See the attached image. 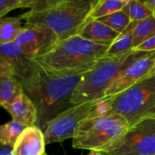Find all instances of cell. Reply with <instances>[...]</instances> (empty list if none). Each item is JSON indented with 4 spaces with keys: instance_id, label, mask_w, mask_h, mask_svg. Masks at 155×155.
Returning <instances> with one entry per match:
<instances>
[{
    "instance_id": "83f0119b",
    "label": "cell",
    "mask_w": 155,
    "mask_h": 155,
    "mask_svg": "<svg viewBox=\"0 0 155 155\" xmlns=\"http://www.w3.org/2000/svg\"><path fill=\"white\" fill-rule=\"evenodd\" d=\"M86 155H104V154H102L101 153L98 152V151H90V152Z\"/></svg>"
},
{
    "instance_id": "9c48e42d",
    "label": "cell",
    "mask_w": 155,
    "mask_h": 155,
    "mask_svg": "<svg viewBox=\"0 0 155 155\" xmlns=\"http://www.w3.org/2000/svg\"><path fill=\"white\" fill-rule=\"evenodd\" d=\"M154 64L155 50L147 52L134 51L125 68L106 91L104 98L115 96L145 78Z\"/></svg>"
},
{
    "instance_id": "cb8c5ba5",
    "label": "cell",
    "mask_w": 155,
    "mask_h": 155,
    "mask_svg": "<svg viewBox=\"0 0 155 155\" xmlns=\"http://www.w3.org/2000/svg\"><path fill=\"white\" fill-rule=\"evenodd\" d=\"M155 50V34L150 37L149 39H147L146 41L141 44L139 46L135 48L133 51H144V52H147V51H151Z\"/></svg>"
},
{
    "instance_id": "52a82bcc",
    "label": "cell",
    "mask_w": 155,
    "mask_h": 155,
    "mask_svg": "<svg viewBox=\"0 0 155 155\" xmlns=\"http://www.w3.org/2000/svg\"><path fill=\"white\" fill-rule=\"evenodd\" d=\"M110 98L71 106L46 124L43 131L45 145L73 139L76 129L85 119L110 111Z\"/></svg>"
},
{
    "instance_id": "277c9868",
    "label": "cell",
    "mask_w": 155,
    "mask_h": 155,
    "mask_svg": "<svg viewBox=\"0 0 155 155\" xmlns=\"http://www.w3.org/2000/svg\"><path fill=\"white\" fill-rule=\"evenodd\" d=\"M134 51L115 57L104 56L84 73L71 95V106L104 98V94L130 61Z\"/></svg>"
},
{
    "instance_id": "d6986e66",
    "label": "cell",
    "mask_w": 155,
    "mask_h": 155,
    "mask_svg": "<svg viewBox=\"0 0 155 155\" xmlns=\"http://www.w3.org/2000/svg\"><path fill=\"white\" fill-rule=\"evenodd\" d=\"M155 34V16L139 21L133 32V50Z\"/></svg>"
},
{
    "instance_id": "ba28073f",
    "label": "cell",
    "mask_w": 155,
    "mask_h": 155,
    "mask_svg": "<svg viewBox=\"0 0 155 155\" xmlns=\"http://www.w3.org/2000/svg\"><path fill=\"white\" fill-rule=\"evenodd\" d=\"M96 151L104 155H155V114L138 121Z\"/></svg>"
},
{
    "instance_id": "ffe728a7",
    "label": "cell",
    "mask_w": 155,
    "mask_h": 155,
    "mask_svg": "<svg viewBox=\"0 0 155 155\" xmlns=\"http://www.w3.org/2000/svg\"><path fill=\"white\" fill-rule=\"evenodd\" d=\"M128 1L129 0H98L91 14L90 18L96 20L122 11L123 8Z\"/></svg>"
},
{
    "instance_id": "8fae6325",
    "label": "cell",
    "mask_w": 155,
    "mask_h": 155,
    "mask_svg": "<svg viewBox=\"0 0 155 155\" xmlns=\"http://www.w3.org/2000/svg\"><path fill=\"white\" fill-rule=\"evenodd\" d=\"M0 62L8 68L22 86L32 78L37 68V63L15 42L0 45Z\"/></svg>"
},
{
    "instance_id": "7a4b0ae2",
    "label": "cell",
    "mask_w": 155,
    "mask_h": 155,
    "mask_svg": "<svg viewBox=\"0 0 155 155\" xmlns=\"http://www.w3.org/2000/svg\"><path fill=\"white\" fill-rule=\"evenodd\" d=\"M98 0H37L28 12L21 14L25 25H44L59 41L77 36L90 16Z\"/></svg>"
},
{
    "instance_id": "7402d4cb",
    "label": "cell",
    "mask_w": 155,
    "mask_h": 155,
    "mask_svg": "<svg viewBox=\"0 0 155 155\" xmlns=\"http://www.w3.org/2000/svg\"><path fill=\"white\" fill-rule=\"evenodd\" d=\"M96 20L120 33H122L131 23L130 18L123 11L115 12L111 15Z\"/></svg>"
},
{
    "instance_id": "30bf717a",
    "label": "cell",
    "mask_w": 155,
    "mask_h": 155,
    "mask_svg": "<svg viewBox=\"0 0 155 155\" xmlns=\"http://www.w3.org/2000/svg\"><path fill=\"white\" fill-rule=\"evenodd\" d=\"M57 35L44 25H24L15 40L31 58L40 57L50 51L58 42Z\"/></svg>"
},
{
    "instance_id": "9a60e30c",
    "label": "cell",
    "mask_w": 155,
    "mask_h": 155,
    "mask_svg": "<svg viewBox=\"0 0 155 155\" xmlns=\"http://www.w3.org/2000/svg\"><path fill=\"white\" fill-rule=\"evenodd\" d=\"M24 92L22 84L9 72L0 71V106H5L13 101Z\"/></svg>"
},
{
    "instance_id": "2e32d148",
    "label": "cell",
    "mask_w": 155,
    "mask_h": 155,
    "mask_svg": "<svg viewBox=\"0 0 155 155\" xmlns=\"http://www.w3.org/2000/svg\"><path fill=\"white\" fill-rule=\"evenodd\" d=\"M137 24L138 21H131L128 27L120 33L119 36L110 45L105 56L115 57L133 50V32Z\"/></svg>"
},
{
    "instance_id": "f1b7e54d",
    "label": "cell",
    "mask_w": 155,
    "mask_h": 155,
    "mask_svg": "<svg viewBox=\"0 0 155 155\" xmlns=\"http://www.w3.org/2000/svg\"><path fill=\"white\" fill-rule=\"evenodd\" d=\"M43 155H48V154H46V153H45V154H44Z\"/></svg>"
},
{
    "instance_id": "6da1fadb",
    "label": "cell",
    "mask_w": 155,
    "mask_h": 155,
    "mask_svg": "<svg viewBox=\"0 0 155 155\" xmlns=\"http://www.w3.org/2000/svg\"><path fill=\"white\" fill-rule=\"evenodd\" d=\"M86 71L58 72L37 63L32 78L23 86L37 110L36 127L44 131L50 120L71 107V95Z\"/></svg>"
},
{
    "instance_id": "ac0fdd59",
    "label": "cell",
    "mask_w": 155,
    "mask_h": 155,
    "mask_svg": "<svg viewBox=\"0 0 155 155\" xmlns=\"http://www.w3.org/2000/svg\"><path fill=\"white\" fill-rule=\"evenodd\" d=\"M27 127H28L15 120L0 125V145L13 148L18 137Z\"/></svg>"
},
{
    "instance_id": "603a6c76",
    "label": "cell",
    "mask_w": 155,
    "mask_h": 155,
    "mask_svg": "<svg viewBox=\"0 0 155 155\" xmlns=\"http://www.w3.org/2000/svg\"><path fill=\"white\" fill-rule=\"evenodd\" d=\"M36 2L37 0H0V21L9 12L15 9L23 8L31 9Z\"/></svg>"
},
{
    "instance_id": "4316f807",
    "label": "cell",
    "mask_w": 155,
    "mask_h": 155,
    "mask_svg": "<svg viewBox=\"0 0 155 155\" xmlns=\"http://www.w3.org/2000/svg\"><path fill=\"white\" fill-rule=\"evenodd\" d=\"M153 76H155V64L154 66L153 67L152 69L151 70V71L148 73V74L147 75V77H145V78H147V77H153Z\"/></svg>"
},
{
    "instance_id": "5b68a950",
    "label": "cell",
    "mask_w": 155,
    "mask_h": 155,
    "mask_svg": "<svg viewBox=\"0 0 155 155\" xmlns=\"http://www.w3.org/2000/svg\"><path fill=\"white\" fill-rule=\"evenodd\" d=\"M129 128L127 120L114 112L91 117L76 129L72 145L77 149L97 151L124 135Z\"/></svg>"
},
{
    "instance_id": "5bb4252c",
    "label": "cell",
    "mask_w": 155,
    "mask_h": 155,
    "mask_svg": "<svg viewBox=\"0 0 155 155\" xmlns=\"http://www.w3.org/2000/svg\"><path fill=\"white\" fill-rule=\"evenodd\" d=\"M78 35L92 42L111 45L119 36L120 33L97 20L90 19L81 29Z\"/></svg>"
},
{
    "instance_id": "44dd1931",
    "label": "cell",
    "mask_w": 155,
    "mask_h": 155,
    "mask_svg": "<svg viewBox=\"0 0 155 155\" xmlns=\"http://www.w3.org/2000/svg\"><path fill=\"white\" fill-rule=\"evenodd\" d=\"M122 11L130 18L131 21L139 22L153 15L143 1L139 0H129Z\"/></svg>"
},
{
    "instance_id": "4fadbf2b",
    "label": "cell",
    "mask_w": 155,
    "mask_h": 155,
    "mask_svg": "<svg viewBox=\"0 0 155 155\" xmlns=\"http://www.w3.org/2000/svg\"><path fill=\"white\" fill-rule=\"evenodd\" d=\"M3 108L10 114L12 120L26 127L36 126L38 119L37 110L33 101L24 92Z\"/></svg>"
},
{
    "instance_id": "d4e9b609",
    "label": "cell",
    "mask_w": 155,
    "mask_h": 155,
    "mask_svg": "<svg viewBox=\"0 0 155 155\" xmlns=\"http://www.w3.org/2000/svg\"><path fill=\"white\" fill-rule=\"evenodd\" d=\"M0 155H13V148L0 145Z\"/></svg>"
},
{
    "instance_id": "3957f363",
    "label": "cell",
    "mask_w": 155,
    "mask_h": 155,
    "mask_svg": "<svg viewBox=\"0 0 155 155\" xmlns=\"http://www.w3.org/2000/svg\"><path fill=\"white\" fill-rule=\"evenodd\" d=\"M110 45L92 42L77 35L59 41L48 52L33 60L58 72L88 71L105 56Z\"/></svg>"
},
{
    "instance_id": "e0dca14e",
    "label": "cell",
    "mask_w": 155,
    "mask_h": 155,
    "mask_svg": "<svg viewBox=\"0 0 155 155\" xmlns=\"http://www.w3.org/2000/svg\"><path fill=\"white\" fill-rule=\"evenodd\" d=\"M22 21L21 15L4 18L0 21V45L15 42L23 28Z\"/></svg>"
},
{
    "instance_id": "484cf974",
    "label": "cell",
    "mask_w": 155,
    "mask_h": 155,
    "mask_svg": "<svg viewBox=\"0 0 155 155\" xmlns=\"http://www.w3.org/2000/svg\"><path fill=\"white\" fill-rule=\"evenodd\" d=\"M143 2L146 5V7L151 11L152 15L155 16V0H146V1H143Z\"/></svg>"
},
{
    "instance_id": "8992f818",
    "label": "cell",
    "mask_w": 155,
    "mask_h": 155,
    "mask_svg": "<svg viewBox=\"0 0 155 155\" xmlns=\"http://www.w3.org/2000/svg\"><path fill=\"white\" fill-rule=\"evenodd\" d=\"M110 98V111L125 118L130 127L155 114V76L141 80Z\"/></svg>"
},
{
    "instance_id": "7c38bea8",
    "label": "cell",
    "mask_w": 155,
    "mask_h": 155,
    "mask_svg": "<svg viewBox=\"0 0 155 155\" xmlns=\"http://www.w3.org/2000/svg\"><path fill=\"white\" fill-rule=\"evenodd\" d=\"M45 145L43 131L36 126L28 127L15 142L13 155H43Z\"/></svg>"
}]
</instances>
